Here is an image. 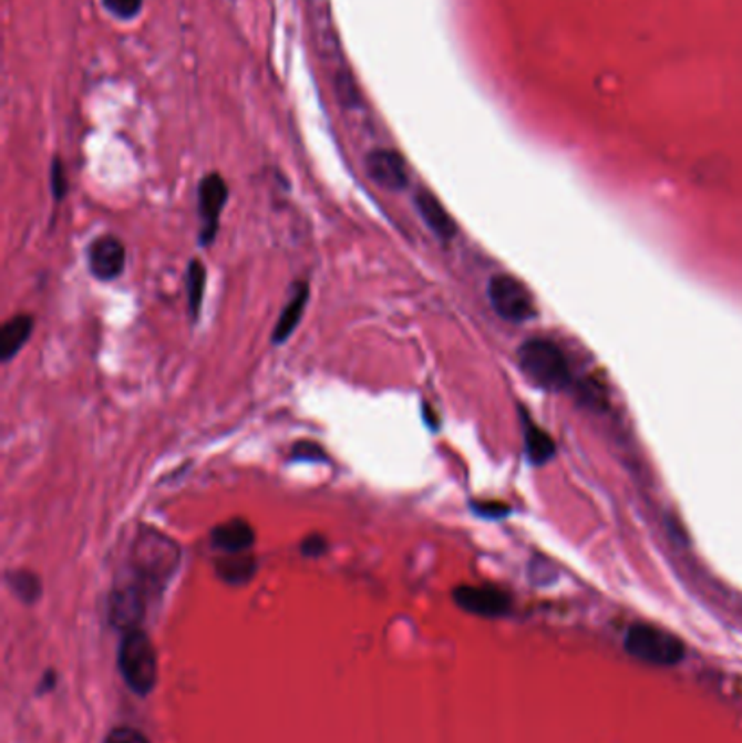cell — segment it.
Masks as SVG:
<instances>
[{
    "instance_id": "obj_1",
    "label": "cell",
    "mask_w": 742,
    "mask_h": 743,
    "mask_svg": "<svg viewBox=\"0 0 742 743\" xmlns=\"http://www.w3.org/2000/svg\"><path fill=\"white\" fill-rule=\"evenodd\" d=\"M182 550L177 541L157 528H140L131 557H128V582L140 587L146 596L159 591L179 568Z\"/></svg>"
},
{
    "instance_id": "obj_2",
    "label": "cell",
    "mask_w": 742,
    "mask_h": 743,
    "mask_svg": "<svg viewBox=\"0 0 742 743\" xmlns=\"http://www.w3.org/2000/svg\"><path fill=\"white\" fill-rule=\"evenodd\" d=\"M521 370L529 381L545 390H564L570 381V370L564 352L549 340H529L518 348Z\"/></svg>"
},
{
    "instance_id": "obj_3",
    "label": "cell",
    "mask_w": 742,
    "mask_h": 743,
    "mask_svg": "<svg viewBox=\"0 0 742 743\" xmlns=\"http://www.w3.org/2000/svg\"><path fill=\"white\" fill-rule=\"evenodd\" d=\"M121 672L135 693H148L157 683V654L146 632L126 630L121 643Z\"/></svg>"
},
{
    "instance_id": "obj_4",
    "label": "cell",
    "mask_w": 742,
    "mask_h": 743,
    "mask_svg": "<svg viewBox=\"0 0 742 743\" xmlns=\"http://www.w3.org/2000/svg\"><path fill=\"white\" fill-rule=\"evenodd\" d=\"M625 648L631 657L651 665H676L683 657V643L676 634L649 625L629 629Z\"/></svg>"
},
{
    "instance_id": "obj_5",
    "label": "cell",
    "mask_w": 742,
    "mask_h": 743,
    "mask_svg": "<svg viewBox=\"0 0 742 743\" xmlns=\"http://www.w3.org/2000/svg\"><path fill=\"white\" fill-rule=\"evenodd\" d=\"M488 298L496 316L505 322L523 324L536 316L532 291L512 275H496L488 283Z\"/></svg>"
},
{
    "instance_id": "obj_6",
    "label": "cell",
    "mask_w": 742,
    "mask_h": 743,
    "mask_svg": "<svg viewBox=\"0 0 742 743\" xmlns=\"http://www.w3.org/2000/svg\"><path fill=\"white\" fill-rule=\"evenodd\" d=\"M229 187L220 174L203 176L198 185V214H200V244L212 246L220 223V214L227 205Z\"/></svg>"
},
{
    "instance_id": "obj_7",
    "label": "cell",
    "mask_w": 742,
    "mask_h": 743,
    "mask_svg": "<svg viewBox=\"0 0 742 743\" xmlns=\"http://www.w3.org/2000/svg\"><path fill=\"white\" fill-rule=\"evenodd\" d=\"M124 264H126V250L118 237L103 235L90 244L87 266L94 279L116 281L124 272Z\"/></svg>"
},
{
    "instance_id": "obj_8",
    "label": "cell",
    "mask_w": 742,
    "mask_h": 743,
    "mask_svg": "<svg viewBox=\"0 0 742 743\" xmlns=\"http://www.w3.org/2000/svg\"><path fill=\"white\" fill-rule=\"evenodd\" d=\"M146 600L148 596L133 582L124 580L123 585H118L110 600V620L114 622V627L124 630L135 629L144 618Z\"/></svg>"
},
{
    "instance_id": "obj_9",
    "label": "cell",
    "mask_w": 742,
    "mask_h": 743,
    "mask_svg": "<svg viewBox=\"0 0 742 743\" xmlns=\"http://www.w3.org/2000/svg\"><path fill=\"white\" fill-rule=\"evenodd\" d=\"M367 172L372 178V183H377L383 189L390 192H401L408 187V166L403 162V157L396 151H385V148H377L367 155Z\"/></svg>"
},
{
    "instance_id": "obj_10",
    "label": "cell",
    "mask_w": 742,
    "mask_h": 743,
    "mask_svg": "<svg viewBox=\"0 0 742 743\" xmlns=\"http://www.w3.org/2000/svg\"><path fill=\"white\" fill-rule=\"evenodd\" d=\"M453 600L464 611L484 618L503 616L509 609V598L493 587H457L453 591Z\"/></svg>"
},
{
    "instance_id": "obj_11",
    "label": "cell",
    "mask_w": 742,
    "mask_h": 743,
    "mask_svg": "<svg viewBox=\"0 0 742 743\" xmlns=\"http://www.w3.org/2000/svg\"><path fill=\"white\" fill-rule=\"evenodd\" d=\"M212 546L225 555H238V553H248L255 544V530L248 524L247 519H229L225 524H218L212 535Z\"/></svg>"
},
{
    "instance_id": "obj_12",
    "label": "cell",
    "mask_w": 742,
    "mask_h": 743,
    "mask_svg": "<svg viewBox=\"0 0 742 743\" xmlns=\"http://www.w3.org/2000/svg\"><path fill=\"white\" fill-rule=\"evenodd\" d=\"M416 209L435 237L449 241L457 235V225L453 223L449 211L442 207V203L433 196L432 192L423 189L416 194Z\"/></svg>"
},
{
    "instance_id": "obj_13",
    "label": "cell",
    "mask_w": 742,
    "mask_h": 743,
    "mask_svg": "<svg viewBox=\"0 0 742 743\" xmlns=\"http://www.w3.org/2000/svg\"><path fill=\"white\" fill-rule=\"evenodd\" d=\"M308 300H310V287H308V283H299L295 287L292 298L288 300V305L284 307V311L279 313V320L275 324V331H272V343L275 345L288 342V338L295 333V329L299 327V322L306 313Z\"/></svg>"
},
{
    "instance_id": "obj_14",
    "label": "cell",
    "mask_w": 742,
    "mask_h": 743,
    "mask_svg": "<svg viewBox=\"0 0 742 743\" xmlns=\"http://www.w3.org/2000/svg\"><path fill=\"white\" fill-rule=\"evenodd\" d=\"M33 327H35V320L27 313L13 316L2 324L0 329V359L2 361H11L24 348V343L29 342L33 333Z\"/></svg>"
},
{
    "instance_id": "obj_15",
    "label": "cell",
    "mask_w": 742,
    "mask_h": 743,
    "mask_svg": "<svg viewBox=\"0 0 742 743\" xmlns=\"http://www.w3.org/2000/svg\"><path fill=\"white\" fill-rule=\"evenodd\" d=\"M257 572V561L248 553H238V555H225L223 559L216 561V574L229 582V585H243L248 582Z\"/></svg>"
},
{
    "instance_id": "obj_16",
    "label": "cell",
    "mask_w": 742,
    "mask_h": 743,
    "mask_svg": "<svg viewBox=\"0 0 742 743\" xmlns=\"http://www.w3.org/2000/svg\"><path fill=\"white\" fill-rule=\"evenodd\" d=\"M205 283H207V270L200 259H192L187 266V307L189 316L196 320L198 311L203 307L205 296Z\"/></svg>"
},
{
    "instance_id": "obj_17",
    "label": "cell",
    "mask_w": 742,
    "mask_h": 743,
    "mask_svg": "<svg viewBox=\"0 0 742 743\" xmlns=\"http://www.w3.org/2000/svg\"><path fill=\"white\" fill-rule=\"evenodd\" d=\"M525 448L532 463H545L556 453L554 440L545 431H540L534 422L525 424Z\"/></svg>"
},
{
    "instance_id": "obj_18",
    "label": "cell",
    "mask_w": 742,
    "mask_h": 743,
    "mask_svg": "<svg viewBox=\"0 0 742 743\" xmlns=\"http://www.w3.org/2000/svg\"><path fill=\"white\" fill-rule=\"evenodd\" d=\"M7 582L13 589V594L22 598L24 602H35L42 594V585L35 574L24 572V570L7 574Z\"/></svg>"
},
{
    "instance_id": "obj_19",
    "label": "cell",
    "mask_w": 742,
    "mask_h": 743,
    "mask_svg": "<svg viewBox=\"0 0 742 743\" xmlns=\"http://www.w3.org/2000/svg\"><path fill=\"white\" fill-rule=\"evenodd\" d=\"M142 2L144 0H103L110 13H114L116 18H124V20L137 16V11L142 9Z\"/></svg>"
},
{
    "instance_id": "obj_20",
    "label": "cell",
    "mask_w": 742,
    "mask_h": 743,
    "mask_svg": "<svg viewBox=\"0 0 742 743\" xmlns=\"http://www.w3.org/2000/svg\"><path fill=\"white\" fill-rule=\"evenodd\" d=\"M295 461H327V453L313 442H299L292 451Z\"/></svg>"
},
{
    "instance_id": "obj_21",
    "label": "cell",
    "mask_w": 742,
    "mask_h": 743,
    "mask_svg": "<svg viewBox=\"0 0 742 743\" xmlns=\"http://www.w3.org/2000/svg\"><path fill=\"white\" fill-rule=\"evenodd\" d=\"M327 548H329L327 539H324L322 535H318V533L308 535V537L301 541V553H303L306 557H322V555L327 553Z\"/></svg>"
},
{
    "instance_id": "obj_22",
    "label": "cell",
    "mask_w": 742,
    "mask_h": 743,
    "mask_svg": "<svg viewBox=\"0 0 742 743\" xmlns=\"http://www.w3.org/2000/svg\"><path fill=\"white\" fill-rule=\"evenodd\" d=\"M105 743H148L146 742V737L144 735H140L137 731H133V729H114L110 735H107V740H105Z\"/></svg>"
},
{
    "instance_id": "obj_23",
    "label": "cell",
    "mask_w": 742,
    "mask_h": 743,
    "mask_svg": "<svg viewBox=\"0 0 742 743\" xmlns=\"http://www.w3.org/2000/svg\"><path fill=\"white\" fill-rule=\"evenodd\" d=\"M65 189H68V185H65V178H63L62 164L55 162L53 164V194H55L58 200H62Z\"/></svg>"
},
{
    "instance_id": "obj_24",
    "label": "cell",
    "mask_w": 742,
    "mask_h": 743,
    "mask_svg": "<svg viewBox=\"0 0 742 743\" xmlns=\"http://www.w3.org/2000/svg\"><path fill=\"white\" fill-rule=\"evenodd\" d=\"M473 507H475V512H477V514L491 515V517L507 514V507H503V505H488V503H475Z\"/></svg>"
}]
</instances>
